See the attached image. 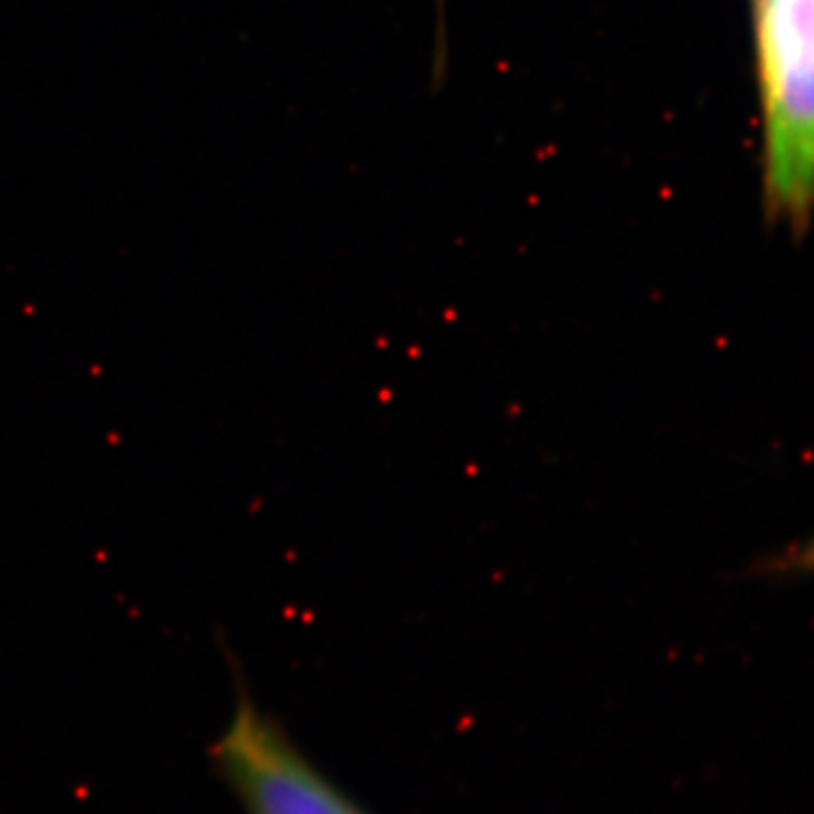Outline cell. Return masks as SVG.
Instances as JSON below:
<instances>
[{
    "label": "cell",
    "mask_w": 814,
    "mask_h": 814,
    "mask_svg": "<svg viewBox=\"0 0 814 814\" xmlns=\"http://www.w3.org/2000/svg\"><path fill=\"white\" fill-rule=\"evenodd\" d=\"M762 118V204L794 231L814 218V0H749Z\"/></svg>",
    "instance_id": "cell-1"
},
{
    "label": "cell",
    "mask_w": 814,
    "mask_h": 814,
    "mask_svg": "<svg viewBox=\"0 0 814 814\" xmlns=\"http://www.w3.org/2000/svg\"><path fill=\"white\" fill-rule=\"evenodd\" d=\"M437 5H439V14H437L439 28H437V50H435V59H437L435 73L439 75V73H444V57H446V48H444V39H446V30H444V0H437Z\"/></svg>",
    "instance_id": "cell-3"
},
{
    "label": "cell",
    "mask_w": 814,
    "mask_h": 814,
    "mask_svg": "<svg viewBox=\"0 0 814 814\" xmlns=\"http://www.w3.org/2000/svg\"><path fill=\"white\" fill-rule=\"evenodd\" d=\"M794 568H814V541H810L805 548L792 559Z\"/></svg>",
    "instance_id": "cell-4"
},
{
    "label": "cell",
    "mask_w": 814,
    "mask_h": 814,
    "mask_svg": "<svg viewBox=\"0 0 814 814\" xmlns=\"http://www.w3.org/2000/svg\"><path fill=\"white\" fill-rule=\"evenodd\" d=\"M236 677L231 720L211 747L215 772L245 814H369L308 760L283 726L251 697L238 658L224 647Z\"/></svg>",
    "instance_id": "cell-2"
}]
</instances>
